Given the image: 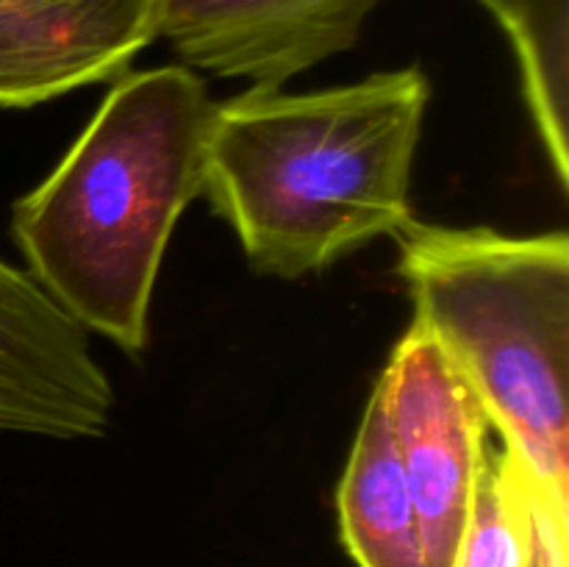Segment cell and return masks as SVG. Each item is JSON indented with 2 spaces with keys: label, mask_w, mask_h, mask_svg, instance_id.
Segmentation results:
<instances>
[{
  "label": "cell",
  "mask_w": 569,
  "mask_h": 567,
  "mask_svg": "<svg viewBox=\"0 0 569 567\" xmlns=\"http://www.w3.org/2000/svg\"><path fill=\"white\" fill-rule=\"evenodd\" d=\"M515 44L522 92L561 187L569 183V0H478Z\"/></svg>",
  "instance_id": "obj_9"
},
{
  "label": "cell",
  "mask_w": 569,
  "mask_h": 567,
  "mask_svg": "<svg viewBox=\"0 0 569 567\" xmlns=\"http://www.w3.org/2000/svg\"><path fill=\"white\" fill-rule=\"evenodd\" d=\"M150 42V0H0V106L120 76Z\"/></svg>",
  "instance_id": "obj_7"
},
{
  "label": "cell",
  "mask_w": 569,
  "mask_h": 567,
  "mask_svg": "<svg viewBox=\"0 0 569 567\" xmlns=\"http://www.w3.org/2000/svg\"><path fill=\"white\" fill-rule=\"evenodd\" d=\"M400 278L533 484L569 509V237L411 220Z\"/></svg>",
  "instance_id": "obj_3"
},
{
  "label": "cell",
  "mask_w": 569,
  "mask_h": 567,
  "mask_svg": "<svg viewBox=\"0 0 569 567\" xmlns=\"http://www.w3.org/2000/svg\"><path fill=\"white\" fill-rule=\"evenodd\" d=\"M378 0H150L153 39L189 67L281 87L359 39Z\"/></svg>",
  "instance_id": "obj_6"
},
{
  "label": "cell",
  "mask_w": 569,
  "mask_h": 567,
  "mask_svg": "<svg viewBox=\"0 0 569 567\" xmlns=\"http://www.w3.org/2000/svg\"><path fill=\"white\" fill-rule=\"evenodd\" d=\"M528 476V472H526ZM569 509L556 506L528 478V556L526 567H567Z\"/></svg>",
  "instance_id": "obj_11"
},
{
  "label": "cell",
  "mask_w": 569,
  "mask_h": 567,
  "mask_svg": "<svg viewBox=\"0 0 569 567\" xmlns=\"http://www.w3.org/2000/svg\"><path fill=\"white\" fill-rule=\"evenodd\" d=\"M339 531L359 567H431L381 395L372 392L337 493Z\"/></svg>",
  "instance_id": "obj_8"
},
{
  "label": "cell",
  "mask_w": 569,
  "mask_h": 567,
  "mask_svg": "<svg viewBox=\"0 0 569 567\" xmlns=\"http://www.w3.org/2000/svg\"><path fill=\"white\" fill-rule=\"evenodd\" d=\"M114 389L87 331L33 281L0 259V431L98 439Z\"/></svg>",
  "instance_id": "obj_5"
},
{
  "label": "cell",
  "mask_w": 569,
  "mask_h": 567,
  "mask_svg": "<svg viewBox=\"0 0 569 567\" xmlns=\"http://www.w3.org/2000/svg\"><path fill=\"white\" fill-rule=\"evenodd\" d=\"M420 67L289 94L250 87L217 103L203 195L253 270L320 272L415 220L411 165L426 117Z\"/></svg>",
  "instance_id": "obj_1"
},
{
  "label": "cell",
  "mask_w": 569,
  "mask_h": 567,
  "mask_svg": "<svg viewBox=\"0 0 569 567\" xmlns=\"http://www.w3.org/2000/svg\"><path fill=\"white\" fill-rule=\"evenodd\" d=\"M376 392L415 498L428 565L453 567L489 448L487 411L417 322L395 348Z\"/></svg>",
  "instance_id": "obj_4"
},
{
  "label": "cell",
  "mask_w": 569,
  "mask_h": 567,
  "mask_svg": "<svg viewBox=\"0 0 569 567\" xmlns=\"http://www.w3.org/2000/svg\"><path fill=\"white\" fill-rule=\"evenodd\" d=\"M528 476L509 448H487L453 567H526Z\"/></svg>",
  "instance_id": "obj_10"
},
{
  "label": "cell",
  "mask_w": 569,
  "mask_h": 567,
  "mask_svg": "<svg viewBox=\"0 0 569 567\" xmlns=\"http://www.w3.org/2000/svg\"><path fill=\"white\" fill-rule=\"evenodd\" d=\"M217 103L189 67L126 72L56 170L17 200L28 276L83 328L139 356L178 217L203 195Z\"/></svg>",
  "instance_id": "obj_2"
}]
</instances>
